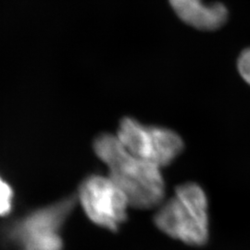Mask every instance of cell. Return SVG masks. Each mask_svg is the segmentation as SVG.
I'll use <instances>...</instances> for the list:
<instances>
[{
    "instance_id": "6da1fadb",
    "label": "cell",
    "mask_w": 250,
    "mask_h": 250,
    "mask_svg": "<svg viewBox=\"0 0 250 250\" xmlns=\"http://www.w3.org/2000/svg\"><path fill=\"white\" fill-rule=\"evenodd\" d=\"M93 148L107 166L108 177L125 192L132 207L149 209L164 201L166 184L161 168L131 154L114 134H99Z\"/></svg>"
},
{
    "instance_id": "5b68a950",
    "label": "cell",
    "mask_w": 250,
    "mask_h": 250,
    "mask_svg": "<svg viewBox=\"0 0 250 250\" xmlns=\"http://www.w3.org/2000/svg\"><path fill=\"white\" fill-rule=\"evenodd\" d=\"M76 197L87 218L101 228L116 232L127 221V209L131 206L129 199L108 176H86Z\"/></svg>"
},
{
    "instance_id": "ba28073f",
    "label": "cell",
    "mask_w": 250,
    "mask_h": 250,
    "mask_svg": "<svg viewBox=\"0 0 250 250\" xmlns=\"http://www.w3.org/2000/svg\"><path fill=\"white\" fill-rule=\"evenodd\" d=\"M237 70L243 80L250 85V48L240 54L237 60Z\"/></svg>"
},
{
    "instance_id": "8992f818",
    "label": "cell",
    "mask_w": 250,
    "mask_h": 250,
    "mask_svg": "<svg viewBox=\"0 0 250 250\" xmlns=\"http://www.w3.org/2000/svg\"><path fill=\"white\" fill-rule=\"evenodd\" d=\"M178 18L200 31H215L224 26L228 9L221 2L207 3L205 0H169Z\"/></svg>"
},
{
    "instance_id": "7a4b0ae2",
    "label": "cell",
    "mask_w": 250,
    "mask_h": 250,
    "mask_svg": "<svg viewBox=\"0 0 250 250\" xmlns=\"http://www.w3.org/2000/svg\"><path fill=\"white\" fill-rule=\"evenodd\" d=\"M154 216L159 230L189 246H205L209 238L208 201L204 189L196 183H186L175 188L174 196Z\"/></svg>"
},
{
    "instance_id": "52a82bcc",
    "label": "cell",
    "mask_w": 250,
    "mask_h": 250,
    "mask_svg": "<svg viewBox=\"0 0 250 250\" xmlns=\"http://www.w3.org/2000/svg\"><path fill=\"white\" fill-rule=\"evenodd\" d=\"M13 207V190L0 175V216L9 214Z\"/></svg>"
},
{
    "instance_id": "3957f363",
    "label": "cell",
    "mask_w": 250,
    "mask_h": 250,
    "mask_svg": "<svg viewBox=\"0 0 250 250\" xmlns=\"http://www.w3.org/2000/svg\"><path fill=\"white\" fill-rule=\"evenodd\" d=\"M77 202L72 195L25 215L9 227V239L20 250H62L63 225Z\"/></svg>"
},
{
    "instance_id": "277c9868",
    "label": "cell",
    "mask_w": 250,
    "mask_h": 250,
    "mask_svg": "<svg viewBox=\"0 0 250 250\" xmlns=\"http://www.w3.org/2000/svg\"><path fill=\"white\" fill-rule=\"evenodd\" d=\"M116 136L131 154L160 168L171 164L185 148L182 137L174 131L144 125L132 117L121 120Z\"/></svg>"
}]
</instances>
